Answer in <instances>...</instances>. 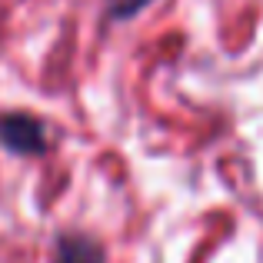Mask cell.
Listing matches in <instances>:
<instances>
[{"label": "cell", "instance_id": "obj_2", "mask_svg": "<svg viewBox=\"0 0 263 263\" xmlns=\"http://www.w3.org/2000/svg\"><path fill=\"white\" fill-rule=\"evenodd\" d=\"M103 247L87 233H64L53 250V263H103Z\"/></svg>", "mask_w": 263, "mask_h": 263}, {"label": "cell", "instance_id": "obj_3", "mask_svg": "<svg viewBox=\"0 0 263 263\" xmlns=\"http://www.w3.org/2000/svg\"><path fill=\"white\" fill-rule=\"evenodd\" d=\"M150 4L154 0H107V17L110 20H130L140 10H147Z\"/></svg>", "mask_w": 263, "mask_h": 263}, {"label": "cell", "instance_id": "obj_1", "mask_svg": "<svg viewBox=\"0 0 263 263\" xmlns=\"http://www.w3.org/2000/svg\"><path fill=\"white\" fill-rule=\"evenodd\" d=\"M0 147L17 157H40L47 150V130L33 114L4 110L0 114Z\"/></svg>", "mask_w": 263, "mask_h": 263}]
</instances>
